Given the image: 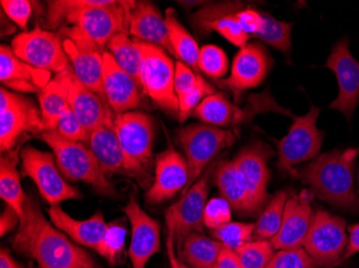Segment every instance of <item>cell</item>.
<instances>
[{
  "instance_id": "9",
  "label": "cell",
  "mask_w": 359,
  "mask_h": 268,
  "mask_svg": "<svg viewBox=\"0 0 359 268\" xmlns=\"http://www.w3.org/2000/svg\"><path fill=\"white\" fill-rule=\"evenodd\" d=\"M137 42L142 54L143 92L159 108L179 114V100L175 92V62L164 48L139 40Z\"/></svg>"
},
{
  "instance_id": "37",
  "label": "cell",
  "mask_w": 359,
  "mask_h": 268,
  "mask_svg": "<svg viewBox=\"0 0 359 268\" xmlns=\"http://www.w3.org/2000/svg\"><path fill=\"white\" fill-rule=\"evenodd\" d=\"M126 233V225L121 219L109 225L106 237L97 253L104 257L110 265L116 266L122 263Z\"/></svg>"
},
{
  "instance_id": "23",
  "label": "cell",
  "mask_w": 359,
  "mask_h": 268,
  "mask_svg": "<svg viewBox=\"0 0 359 268\" xmlns=\"http://www.w3.org/2000/svg\"><path fill=\"white\" fill-rule=\"evenodd\" d=\"M102 90L107 102L116 116L136 111L140 106L142 88L132 76L121 69L108 51L104 53Z\"/></svg>"
},
{
  "instance_id": "30",
  "label": "cell",
  "mask_w": 359,
  "mask_h": 268,
  "mask_svg": "<svg viewBox=\"0 0 359 268\" xmlns=\"http://www.w3.org/2000/svg\"><path fill=\"white\" fill-rule=\"evenodd\" d=\"M225 246L201 233H191L177 249V258L191 268H217Z\"/></svg>"
},
{
  "instance_id": "21",
  "label": "cell",
  "mask_w": 359,
  "mask_h": 268,
  "mask_svg": "<svg viewBox=\"0 0 359 268\" xmlns=\"http://www.w3.org/2000/svg\"><path fill=\"white\" fill-rule=\"evenodd\" d=\"M189 177L187 159L169 144L165 152L156 156L155 178L145 195L147 202L157 205L172 199L180 191L184 190Z\"/></svg>"
},
{
  "instance_id": "48",
  "label": "cell",
  "mask_w": 359,
  "mask_h": 268,
  "mask_svg": "<svg viewBox=\"0 0 359 268\" xmlns=\"http://www.w3.org/2000/svg\"><path fill=\"white\" fill-rule=\"evenodd\" d=\"M21 218L12 207L7 206L0 216V235L1 237L20 227Z\"/></svg>"
},
{
  "instance_id": "39",
  "label": "cell",
  "mask_w": 359,
  "mask_h": 268,
  "mask_svg": "<svg viewBox=\"0 0 359 268\" xmlns=\"http://www.w3.org/2000/svg\"><path fill=\"white\" fill-rule=\"evenodd\" d=\"M242 268H266L273 258V247L268 241H250L236 250Z\"/></svg>"
},
{
  "instance_id": "36",
  "label": "cell",
  "mask_w": 359,
  "mask_h": 268,
  "mask_svg": "<svg viewBox=\"0 0 359 268\" xmlns=\"http://www.w3.org/2000/svg\"><path fill=\"white\" fill-rule=\"evenodd\" d=\"M263 30L254 38H257L264 43L279 50L286 56L290 55L292 48V24L274 19L273 16L265 12H263Z\"/></svg>"
},
{
  "instance_id": "14",
  "label": "cell",
  "mask_w": 359,
  "mask_h": 268,
  "mask_svg": "<svg viewBox=\"0 0 359 268\" xmlns=\"http://www.w3.org/2000/svg\"><path fill=\"white\" fill-rule=\"evenodd\" d=\"M11 48L20 59L38 69L58 74L69 68L62 39L48 30L36 27L22 32L12 40Z\"/></svg>"
},
{
  "instance_id": "41",
  "label": "cell",
  "mask_w": 359,
  "mask_h": 268,
  "mask_svg": "<svg viewBox=\"0 0 359 268\" xmlns=\"http://www.w3.org/2000/svg\"><path fill=\"white\" fill-rule=\"evenodd\" d=\"M215 87L203 76L197 74L195 86L179 98V120L184 122L196 108L205 100V97L215 94Z\"/></svg>"
},
{
  "instance_id": "43",
  "label": "cell",
  "mask_w": 359,
  "mask_h": 268,
  "mask_svg": "<svg viewBox=\"0 0 359 268\" xmlns=\"http://www.w3.org/2000/svg\"><path fill=\"white\" fill-rule=\"evenodd\" d=\"M318 266L304 248L280 250L266 268H316Z\"/></svg>"
},
{
  "instance_id": "4",
  "label": "cell",
  "mask_w": 359,
  "mask_h": 268,
  "mask_svg": "<svg viewBox=\"0 0 359 268\" xmlns=\"http://www.w3.org/2000/svg\"><path fill=\"white\" fill-rule=\"evenodd\" d=\"M53 150L58 170L69 181H83L100 195H116L112 183L102 174L100 163L90 146L84 143L67 140L55 130L44 131L39 136Z\"/></svg>"
},
{
  "instance_id": "29",
  "label": "cell",
  "mask_w": 359,
  "mask_h": 268,
  "mask_svg": "<svg viewBox=\"0 0 359 268\" xmlns=\"http://www.w3.org/2000/svg\"><path fill=\"white\" fill-rule=\"evenodd\" d=\"M215 185L222 197L228 201L231 209L242 216L257 215L249 191L233 160H223L215 165Z\"/></svg>"
},
{
  "instance_id": "1",
  "label": "cell",
  "mask_w": 359,
  "mask_h": 268,
  "mask_svg": "<svg viewBox=\"0 0 359 268\" xmlns=\"http://www.w3.org/2000/svg\"><path fill=\"white\" fill-rule=\"evenodd\" d=\"M16 253L40 268H100L90 253L48 223L35 197L27 195L20 227L11 241Z\"/></svg>"
},
{
  "instance_id": "45",
  "label": "cell",
  "mask_w": 359,
  "mask_h": 268,
  "mask_svg": "<svg viewBox=\"0 0 359 268\" xmlns=\"http://www.w3.org/2000/svg\"><path fill=\"white\" fill-rule=\"evenodd\" d=\"M4 13L9 17L10 21L27 31L28 22L32 16V3L28 0H1Z\"/></svg>"
},
{
  "instance_id": "40",
  "label": "cell",
  "mask_w": 359,
  "mask_h": 268,
  "mask_svg": "<svg viewBox=\"0 0 359 268\" xmlns=\"http://www.w3.org/2000/svg\"><path fill=\"white\" fill-rule=\"evenodd\" d=\"M198 69L210 78L219 80L228 73L229 62L225 52L213 44H208L201 48Z\"/></svg>"
},
{
  "instance_id": "49",
  "label": "cell",
  "mask_w": 359,
  "mask_h": 268,
  "mask_svg": "<svg viewBox=\"0 0 359 268\" xmlns=\"http://www.w3.org/2000/svg\"><path fill=\"white\" fill-rule=\"evenodd\" d=\"M348 230L350 233V241H348V247L344 251V258L341 259L340 262L346 261L359 253V223L350 225Z\"/></svg>"
},
{
  "instance_id": "5",
  "label": "cell",
  "mask_w": 359,
  "mask_h": 268,
  "mask_svg": "<svg viewBox=\"0 0 359 268\" xmlns=\"http://www.w3.org/2000/svg\"><path fill=\"white\" fill-rule=\"evenodd\" d=\"M114 131L128 159L132 177H135L143 188H148L155 136L153 117L140 111L118 115L114 122Z\"/></svg>"
},
{
  "instance_id": "17",
  "label": "cell",
  "mask_w": 359,
  "mask_h": 268,
  "mask_svg": "<svg viewBox=\"0 0 359 268\" xmlns=\"http://www.w3.org/2000/svg\"><path fill=\"white\" fill-rule=\"evenodd\" d=\"M58 76L67 90L70 108L88 132L92 133L100 127L114 129L116 115L104 97L79 82L72 68L60 72Z\"/></svg>"
},
{
  "instance_id": "34",
  "label": "cell",
  "mask_w": 359,
  "mask_h": 268,
  "mask_svg": "<svg viewBox=\"0 0 359 268\" xmlns=\"http://www.w3.org/2000/svg\"><path fill=\"white\" fill-rule=\"evenodd\" d=\"M39 104L46 131L55 130L60 117L69 108L67 90L58 74L39 92Z\"/></svg>"
},
{
  "instance_id": "3",
  "label": "cell",
  "mask_w": 359,
  "mask_h": 268,
  "mask_svg": "<svg viewBox=\"0 0 359 268\" xmlns=\"http://www.w3.org/2000/svg\"><path fill=\"white\" fill-rule=\"evenodd\" d=\"M359 148L325 153L298 171V179L306 183L320 199L344 211H359L354 188V162Z\"/></svg>"
},
{
  "instance_id": "27",
  "label": "cell",
  "mask_w": 359,
  "mask_h": 268,
  "mask_svg": "<svg viewBox=\"0 0 359 268\" xmlns=\"http://www.w3.org/2000/svg\"><path fill=\"white\" fill-rule=\"evenodd\" d=\"M48 213L52 223L58 230L67 234L72 241L96 251L102 245L108 231L109 225L104 221V215L100 211L88 220H76L67 213H65L60 205L50 207Z\"/></svg>"
},
{
  "instance_id": "38",
  "label": "cell",
  "mask_w": 359,
  "mask_h": 268,
  "mask_svg": "<svg viewBox=\"0 0 359 268\" xmlns=\"http://www.w3.org/2000/svg\"><path fill=\"white\" fill-rule=\"evenodd\" d=\"M254 223H229L219 229L212 230L211 235L228 249H239L253 239Z\"/></svg>"
},
{
  "instance_id": "42",
  "label": "cell",
  "mask_w": 359,
  "mask_h": 268,
  "mask_svg": "<svg viewBox=\"0 0 359 268\" xmlns=\"http://www.w3.org/2000/svg\"><path fill=\"white\" fill-rule=\"evenodd\" d=\"M55 131L60 136L67 140L76 141L84 144H88L90 142V133L84 128L83 125L81 124L70 106L60 117Z\"/></svg>"
},
{
  "instance_id": "32",
  "label": "cell",
  "mask_w": 359,
  "mask_h": 268,
  "mask_svg": "<svg viewBox=\"0 0 359 268\" xmlns=\"http://www.w3.org/2000/svg\"><path fill=\"white\" fill-rule=\"evenodd\" d=\"M167 27H168L169 39L172 46L173 55L177 56L181 62L198 69L201 48L194 39L193 36L180 23L172 8H169L165 13Z\"/></svg>"
},
{
  "instance_id": "35",
  "label": "cell",
  "mask_w": 359,
  "mask_h": 268,
  "mask_svg": "<svg viewBox=\"0 0 359 268\" xmlns=\"http://www.w3.org/2000/svg\"><path fill=\"white\" fill-rule=\"evenodd\" d=\"M286 201H287V192L285 191H279L272 197L255 225L254 235L257 241L271 239L279 233L282 221H283Z\"/></svg>"
},
{
  "instance_id": "28",
  "label": "cell",
  "mask_w": 359,
  "mask_h": 268,
  "mask_svg": "<svg viewBox=\"0 0 359 268\" xmlns=\"http://www.w3.org/2000/svg\"><path fill=\"white\" fill-rule=\"evenodd\" d=\"M88 145L100 163V171L107 178L116 173L132 176L130 164L114 129L100 127L93 131Z\"/></svg>"
},
{
  "instance_id": "11",
  "label": "cell",
  "mask_w": 359,
  "mask_h": 268,
  "mask_svg": "<svg viewBox=\"0 0 359 268\" xmlns=\"http://www.w3.org/2000/svg\"><path fill=\"white\" fill-rule=\"evenodd\" d=\"M22 174L36 183L40 195L51 206L68 199H81L80 191L65 181L58 170L54 154L32 146L21 150Z\"/></svg>"
},
{
  "instance_id": "33",
  "label": "cell",
  "mask_w": 359,
  "mask_h": 268,
  "mask_svg": "<svg viewBox=\"0 0 359 268\" xmlns=\"http://www.w3.org/2000/svg\"><path fill=\"white\" fill-rule=\"evenodd\" d=\"M0 197L8 206L12 207L20 218L24 215L27 195L21 186V176L16 169V159L13 154H7L0 159Z\"/></svg>"
},
{
  "instance_id": "25",
  "label": "cell",
  "mask_w": 359,
  "mask_h": 268,
  "mask_svg": "<svg viewBox=\"0 0 359 268\" xmlns=\"http://www.w3.org/2000/svg\"><path fill=\"white\" fill-rule=\"evenodd\" d=\"M0 80L10 90L39 94L51 82V72L20 59L10 46L0 48Z\"/></svg>"
},
{
  "instance_id": "15",
  "label": "cell",
  "mask_w": 359,
  "mask_h": 268,
  "mask_svg": "<svg viewBox=\"0 0 359 268\" xmlns=\"http://www.w3.org/2000/svg\"><path fill=\"white\" fill-rule=\"evenodd\" d=\"M215 165H210L205 174L201 175V178L184 195H181L179 202L169 207L165 213L166 218L172 221L177 249L181 247L189 234L203 231V215L209 193V178L213 173Z\"/></svg>"
},
{
  "instance_id": "8",
  "label": "cell",
  "mask_w": 359,
  "mask_h": 268,
  "mask_svg": "<svg viewBox=\"0 0 359 268\" xmlns=\"http://www.w3.org/2000/svg\"><path fill=\"white\" fill-rule=\"evenodd\" d=\"M320 108L311 106L304 116L292 117V124L282 140L276 141L278 147V167L294 178H298L295 165L316 158L322 147L325 133L318 129L316 122Z\"/></svg>"
},
{
  "instance_id": "20",
  "label": "cell",
  "mask_w": 359,
  "mask_h": 268,
  "mask_svg": "<svg viewBox=\"0 0 359 268\" xmlns=\"http://www.w3.org/2000/svg\"><path fill=\"white\" fill-rule=\"evenodd\" d=\"M272 64L273 60L267 48L258 42L248 43L236 55L229 78L219 84L231 90L237 98L240 92L262 85Z\"/></svg>"
},
{
  "instance_id": "2",
  "label": "cell",
  "mask_w": 359,
  "mask_h": 268,
  "mask_svg": "<svg viewBox=\"0 0 359 268\" xmlns=\"http://www.w3.org/2000/svg\"><path fill=\"white\" fill-rule=\"evenodd\" d=\"M136 1L58 0L48 3V26H76L104 50L118 32L129 31V15Z\"/></svg>"
},
{
  "instance_id": "6",
  "label": "cell",
  "mask_w": 359,
  "mask_h": 268,
  "mask_svg": "<svg viewBox=\"0 0 359 268\" xmlns=\"http://www.w3.org/2000/svg\"><path fill=\"white\" fill-rule=\"evenodd\" d=\"M235 133L231 130L217 128L205 124L189 125L180 129L177 142L182 147L189 165V177L184 195L196 181L201 178L210 162L226 147L235 143Z\"/></svg>"
},
{
  "instance_id": "50",
  "label": "cell",
  "mask_w": 359,
  "mask_h": 268,
  "mask_svg": "<svg viewBox=\"0 0 359 268\" xmlns=\"http://www.w3.org/2000/svg\"><path fill=\"white\" fill-rule=\"evenodd\" d=\"M217 268H242L235 251L224 247L217 261Z\"/></svg>"
},
{
  "instance_id": "10",
  "label": "cell",
  "mask_w": 359,
  "mask_h": 268,
  "mask_svg": "<svg viewBox=\"0 0 359 268\" xmlns=\"http://www.w3.org/2000/svg\"><path fill=\"white\" fill-rule=\"evenodd\" d=\"M46 131L41 111L27 97L0 90V148L9 153L24 133Z\"/></svg>"
},
{
  "instance_id": "26",
  "label": "cell",
  "mask_w": 359,
  "mask_h": 268,
  "mask_svg": "<svg viewBox=\"0 0 359 268\" xmlns=\"http://www.w3.org/2000/svg\"><path fill=\"white\" fill-rule=\"evenodd\" d=\"M128 30L135 39L159 46L173 55L166 19L154 3H135L129 15Z\"/></svg>"
},
{
  "instance_id": "47",
  "label": "cell",
  "mask_w": 359,
  "mask_h": 268,
  "mask_svg": "<svg viewBox=\"0 0 359 268\" xmlns=\"http://www.w3.org/2000/svg\"><path fill=\"white\" fill-rule=\"evenodd\" d=\"M196 82L197 74L194 73L187 64L181 62H175V92L177 100L180 97L189 92L195 86Z\"/></svg>"
},
{
  "instance_id": "16",
  "label": "cell",
  "mask_w": 359,
  "mask_h": 268,
  "mask_svg": "<svg viewBox=\"0 0 359 268\" xmlns=\"http://www.w3.org/2000/svg\"><path fill=\"white\" fill-rule=\"evenodd\" d=\"M325 66L334 71L339 85L338 98L330 104V108L342 113L351 122L359 104V62L351 54L348 37L332 46Z\"/></svg>"
},
{
  "instance_id": "13",
  "label": "cell",
  "mask_w": 359,
  "mask_h": 268,
  "mask_svg": "<svg viewBox=\"0 0 359 268\" xmlns=\"http://www.w3.org/2000/svg\"><path fill=\"white\" fill-rule=\"evenodd\" d=\"M62 34L66 37L62 45L72 62L74 76L84 86L104 98L102 90L104 50L98 48L76 26L62 28Z\"/></svg>"
},
{
  "instance_id": "51",
  "label": "cell",
  "mask_w": 359,
  "mask_h": 268,
  "mask_svg": "<svg viewBox=\"0 0 359 268\" xmlns=\"http://www.w3.org/2000/svg\"><path fill=\"white\" fill-rule=\"evenodd\" d=\"M0 268H24V266L12 258L9 250L3 248L0 253Z\"/></svg>"
},
{
  "instance_id": "7",
  "label": "cell",
  "mask_w": 359,
  "mask_h": 268,
  "mask_svg": "<svg viewBox=\"0 0 359 268\" xmlns=\"http://www.w3.org/2000/svg\"><path fill=\"white\" fill-rule=\"evenodd\" d=\"M269 112L285 115L290 118L294 116L290 110L278 104L268 90L262 94H251L245 108H240L223 94L215 92L205 97L191 116L196 117L203 124L223 129L238 126L251 120L255 115Z\"/></svg>"
},
{
  "instance_id": "12",
  "label": "cell",
  "mask_w": 359,
  "mask_h": 268,
  "mask_svg": "<svg viewBox=\"0 0 359 268\" xmlns=\"http://www.w3.org/2000/svg\"><path fill=\"white\" fill-rule=\"evenodd\" d=\"M346 221L328 211H318L304 239V249L318 266H332L341 261L348 247Z\"/></svg>"
},
{
  "instance_id": "46",
  "label": "cell",
  "mask_w": 359,
  "mask_h": 268,
  "mask_svg": "<svg viewBox=\"0 0 359 268\" xmlns=\"http://www.w3.org/2000/svg\"><path fill=\"white\" fill-rule=\"evenodd\" d=\"M236 16H237L240 25L242 26L244 31L247 32L250 37H255L263 30V12H258L252 9V8H244V6H242L238 10Z\"/></svg>"
},
{
  "instance_id": "52",
  "label": "cell",
  "mask_w": 359,
  "mask_h": 268,
  "mask_svg": "<svg viewBox=\"0 0 359 268\" xmlns=\"http://www.w3.org/2000/svg\"><path fill=\"white\" fill-rule=\"evenodd\" d=\"M170 268H175V267H173V266H170Z\"/></svg>"
},
{
  "instance_id": "31",
  "label": "cell",
  "mask_w": 359,
  "mask_h": 268,
  "mask_svg": "<svg viewBox=\"0 0 359 268\" xmlns=\"http://www.w3.org/2000/svg\"><path fill=\"white\" fill-rule=\"evenodd\" d=\"M107 48L121 69L142 88V54L137 40L130 39L127 32H118L109 41Z\"/></svg>"
},
{
  "instance_id": "22",
  "label": "cell",
  "mask_w": 359,
  "mask_h": 268,
  "mask_svg": "<svg viewBox=\"0 0 359 268\" xmlns=\"http://www.w3.org/2000/svg\"><path fill=\"white\" fill-rule=\"evenodd\" d=\"M313 215L311 197L308 191H302L299 195H292L287 199L281 229L276 237L270 239L272 247L278 250L302 248Z\"/></svg>"
},
{
  "instance_id": "44",
  "label": "cell",
  "mask_w": 359,
  "mask_h": 268,
  "mask_svg": "<svg viewBox=\"0 0 359 268\" xmlns=\"http://www.w3.org/2000/svg\"><path fill=\"white\" fill-rule=\"evenodd\" d=\"M231 209L224 197H213L205 205L203 225L210 230H215L231 223Z\"/></svg>"
},
{
  "instance_id": "18",
  "label": "cell",
  "mask_w": 359,
  "mask_h": 268,
  "mask_svg": "<svg viewBox=\"0 0 359 268\" xmlns=\"http://www.w3.org/2000/svg\"><path fill=\"white\" fill-rule=\"evenodd\" d=\"M123 211L132 225L127 255L133 268H145L151 258L161 251V223L141 209L136 193L130 195Z\"/></svg>"
},
{
  "instance_id": "19",
  "label": "cell",
  "mask_w": 359,
  "mask_h": 268,
  "mask_svg": "<svg viewBox=\"0 0 359 268\" xmlns=\"http://www.w3.org/2000/svg\"><path fill=\"white\" fill-rule=\"evenodd\" d=\"M272 156L274 152L271 147L258 141L244 147L233 159L257 213L267 202V187L271 177L268 161Z\"/></svg>"
},
{
  "instance_id": "24",
  "label": "cell",
  "mask_w": 359,
  "mask_h": 268,
  "mask_svg": "<svg viewBox=\"0 0 359 268\" xmlns=\"http://www.w3.org/2000/svg\"><path fill=\"white\" fill-rule=\"evenodd\" d=\"M242 6L240 3L208 6L194 14V25L203 32L217 31L229 43L240 48H243L247 45L250 36L244 31L236 16Z\"/></svg>"
}]
</instances>
